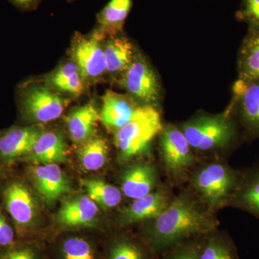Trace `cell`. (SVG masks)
I'll return each instance as SVG.
<instances>
[{"instance_id": "7a4b0ae2", "label": "cell", "mask_w": 259, "mask_h": 259, "mask_svg": "<svg viewBox=\"0 0 259 259\" xmlns=\"http://www.w3.org/2000/svg\"><path fill=\"white\" fill-rule=\"evenodd\" d=\"M2 203L11 218L19 240H28L35 234L38 208L36 199L25 182L13 178L2 182Z\"/></svg>"}, {"instance_id": "d4e9b609", "label": "cell", "mask_w": 259, "mask_h": 259, "mask_svg": "<svg viewBox=\"0 0 259 259\" xmlns=\"http://www.w3.org/2000/svg\"><path fill=\"white\" fill-rule=\"evenodd\" d=\"M108 154L106 141L100 136H93L83 143L79 150L81 166L87 171H97L105 166Z\"/></svg>"}, {"instance_id": "603a6c76", "label": "cell", "mask_w": 259, "mask_h": 259, "mask_svg": "<svg viewBox=\"0 0 259 259\" xmlns=\"http://www.w3.org/2000/svg\"><path fill=\"white\" fill-rule=\"evenodd\" d=\"M58 259H101L97 245L86 237H65L56 246Z\"/></svg>"}, {"instance_id": "e0dca14e", "label": "cell", "mask_w": 259, "mask_h": 259, "mask_svg": "<svg viewBox=\"0 0 259 259\" xmlns=\"http://www.w3.org/2000/svg\"><path fill=\"white\" fill-rule=\"evenodd\" d=\"M132 6L133 0H110L97 15L95 30L104 39L120 35Z\"/></svg>"}, {"instance_id": "44dd1931", "label": "cell", "mask_w": 259, "mask_h": 259, "mask_svg": "<svg viewBox=\"0 0 259 259\" xmlns=\"http://www.w3.org/2000/svg\"><path fill=\"white\" fill-rule=\"evenodd\" d=\"M107 72L122 73L132 63L136 54L132 44L124 36L109 37L103 47Z\"/></svg>"}, {"instance_id": "f1b7e54d", "label": "cell", "mask_w": 259, "mask_h": 259, "mask_svg": "<svg viewBox=\"0 0 259 259\" xmlns=\"http://www.w3.org/2000/svg\"><path fill=\"white\" fill-rule=\"evenodd\" d=\"M238 201L245 208L259 215V171L255 172L245 182Z\"/></svg>"}, {"instance_id": "7402d4cb", "label": "cell", "mask_w": 259, "mask_h": 259, "mask_svg": "<svg viewBox=\"0 0 259 259\" xmlns=\"http://www.w3.org/2000/svg\"><path fill=\"white\" fill-rule=\"evenodd\" d=\"M238 79L249 81L259 78V30H249L238 55Z\"/></svg>"}, {"instance_id": "8992f818", "label": "cell", "mask_w": 259, "mask_h": 259, "mask_svg": "<svg viewBox=\"0 0 259 259\" xmlns=\"http://www.w3.org/2000/svg\"><path fill=\"white\" fill-rule=\"evenodd\" d=\"M119 82L130 96L144 105L154 107L161 98V87L154 70L144 56L136 54L121 73Z\"/></svg>"}, {"instance_id": "f546056e", "label": "cell", "mask_w": 259, "mask_h": 259, "mask_svg": "<svg viewBox=\"0 0 259 259\" xmlns=\"http://www.w3.org/2000/svg\"><path fill=\"white\" fill-rule=\"evenodd\" d=\"M236 18L246 23L249 30H259V0H242Z\"/></svg>"}, {"instance_id": "5b68a950", "label": "cell", "mask_w": 259, "mask_h": 259, "mask_svg": "<svg viewBox=\"0 0 259 259\" xmlns=\"http://www.w3.org/2000/svg\"><path fill=\"white\" fill-rule=\"evenodd\" d=\"M183 134L191 147L209 151L230 144L236 131L228 115L202 116L186 123Z\"/></svg>"}, {"instance_id": "5bb4252c", "label": "cell", "mask_w": 259, "mask_h": 259, "mask_svg": "<svg viewBox=\"0 0 259 259\" xmlns=\"http://www.w3.org/2000/svg\"><path fill=\"white\" fill-rule=\"evenodd\" d=\"M190 146L182 131L174 127L163 130L161 148L167 168L171 171H180L192 162Z\"/></svg>"}, {"instance_id": "836d02e7", "label": "cell", "mask_w": 259, "mask_h": 259, "mask_svg": "<svg viewBox=\"0 0 259 259\" xmlns=\"http://www.w3.org/2000/svg\"><path fill=\"white\" fill-rule=\"evenodd\" d=\"M6 175H5V168L0 164V185L5 180Z\"/></svg>"}, {"instance_id": "ac0fdd59", "label": "cell", "mask_w": 259, "mask_h": 259, "mask_svg": "<svg viewBox=\"0 0 259 259\" xmlns=\"http://www.w3.org/2000/svg\"><path fill=\"white\" fill-rule=\"evenodd\" d=\"M156 185V172L147 164L130 167L122 179V191L126 197L136 199L151 193Z\"/></svg>"}, {"instance_id": "30bf717a", "label": "cell", "mask_w": 259, "mask_h": 259, "mask_svg": "<svg viewBox=\"0 0 259 259\" xmlns=\"http://www.w3.org/2000/svg\"><path fill=\"white\" fill-rule=\"evenodd\" d=\"M237 183V177L231 170L216 163L205 167L196 178L199 192L212 205L222 203L236 188Z\"/></svg>"}, {"instance_id": "83f0119b", "label": "cell", "mask_w": 259, "mask_h": 259, "mask_svg": "<svg viewBox=\"0 0 259 259\" xmlns=\"http://www.w3.org/2000/svg\"><path fill=\"white\" fill-rule=\"evenodd\" d=\"M0 259H44V257L35 242L18 239L13 244L0 247Z\"/></svg>"}, {"instance_id": "e575fe53", "label": "cell", "mask_w": 259, "mask_h": 259, "mask_svg": "<svg viewBox=\"0 0 259 259\" xmlns=\"http://www.w3.org/2000/svg\"><path fill=\"white\" fill-rule=\"evenodd\" d=\"M68 1H69V2H73V1H74V0H68Z\"/></svg>"}, {"instance_id": "9a60e30c", "label": "cell", "mask_w": 259, "mask_h": 259, "mask_svg": "<svg viewBox=\"0 0 259 259\" xmlns=\"http://www.w3.org/2000/svg\"><path fill=\"white\" fill-rule=\"evenodd\" d=\"M66 144L64 136L57 131L42 132L31 151L22 160L34 164H50L66 161Z\"/></svg>"}, {"instance_id": "7c38bea8", "label": "cell", "mask_w": 259, "mask_h": 259, "mask_svg": "<svg viewBox=\"0 0 259 259\" xmlns=\"http://www.w3.org/2000/svg\"><path fill=\"white\" fill-rule=\"evenodd\" d=\"M99 209L88 195L65 201L57 214V223L62 229L93 227L96 223Z\"/></svg>"}, {"instance_id": "1f68e13d", "label": "cell", "mask_w": 259, "mask_h": 259, "mask_svg": "<svg viewBox=\"0 0 259 259\" xmlns=\"http://www.w3.org/2000/svg\"><path fill=\"white\" fill-rule=\"evenodd\" d=\"M17 240L18 238L15 227L13 223L8 221L0 206V247L13 244Z\"/></svg>"}, {"instance_id": "277c9868", "label": "cell", "mask_w": 259, "mask_h": 259, "mask_svg": "<svg viewBox=\"0 0 259 259\" xmlns=\"http://www.w3.org/2000/svg\"><path fill=\"white\" fill-rule=\"evenodd\" d=\"M18 103L24 120L47 123L61 117L69 100L48 84L25 83L19 89Z\"/></svg>"}, {"instance_id": "4316f807", "label": "cell", "mask_w": 259, "mask_h": 259, "mask_svg": "<svg viewBox=\"0 0 259 259\" xmlns=\"http://www.w3.org/2000/svg\"><path fill=\"white\" fill-rule=\"evenodd\" d=\"M199 259H238L236 249L228 240L209 236L200 245Z\"/></svg>"}, {"instance_id": "ba28073f", "label": "cell", "mask_w": 259, "mask_h": 259, "mask_svg": "<svg viewBox=\"0 0 259 259\" xmlns=\"http://www.w3.org/2000/svg\"><path fill=\"white\" fill-rule=\"evenodd\" d=\"M42 131L35 125L15 126L0 133V164L9 168L31 151Z\"/></svg>"}, {"instance_id": "8fae6325", "label": "cell", "mask_w": 259, "mask_h": 259, "mask_svg": "<svg viewBox=\"0 0 259 259\" xmlns=\"http://www.w3.org/2000/svg\"><path fill=\"white\" fill-rule=\"evenodd\" d=\"M233 108L248 134L259 136V78L237 80L233 85Z\"/></svg>"}, {"instance_id": "4dcf8cb0", "label": "cell", "mask_w": 259, "mask_h": 259, "mask_svg": "<svg viewBox=\"0 0 259 259\" xmlns=\"http://www.w3.org/2000/svg\"><path fill=\"white\" fill-rule=\"evenodd\" d=\"M201 243L191 242L186 244L175 245V249L166 255L164 259H199Z\"/></svg>"}, {"instance_id": "d6986e66", "label": "cell", "mask_w": 259, "mask_h": 259, "mask_svg": "<svg viewBox=\"0 0 259 259\" xmlns=\"http://www.w3.org/2000/svg\"><path fill=\"white\" fill-rule=\"evenodd\" d=\"M167 207L166 198L161 192L150 193L135 199L133 203L122 209L124 223H134L156 218Z\"/></svg>"}, {"instance_id": "3957f363", "label": "cell", "mask_w": 259, "mask_h": 259, "mask_svg": "<svg viewBox=\"0 0 259 259\" xmlns=\"http://www.w3.org/2000/svg\"><path fill=\"white\" fill-rule=\"evenodd\" d=\"M163 129L161 117L154 107H139L128 122L116 131L115 144L121 158H131L142 153Z\"/></svg>"}, {"instance_id": "52a82bcc", "label": "cell", "mask_w": 259, "mask_h": 259, "mask_svg": "<svg viewBox=\"0 0 259 259\" xmlns=\"http://www.w3.org/2000/svg\"><path fill=\"white\" fill-rule=\"evenodd\" d=\"M103 37L94 30L90 35L76 33L70 49L72 61L77 65L85 81H97L107 72L102 41Z\"/></svg>"}, {"instance_id": "cb8c5ba5", "label": "cell", "mask_w": 259, "mask_h": 259, "mask_svg": "<svg viewBox=\"0 0 259 259\" xmlns=\"http://www.w3.org/2000/svg\"><path fill=\"white\" fill-rule=\"evenodd\" d=\"M154 250L148 245L144 246L139 241L127 237L112 240L107 246L105 259H153Z\"/></svg>"}, {"instance_id": "9c48e42d", "label": "cell", "mask_w": 259, "mask_h": 259, "mask_svg": "<svg viewBox=\"0 0 259 259\" xmlns=\"http://www.w3.org/2000/svg\"><path fill=\"white\" fill-rule=\"evenodd\" d=\"M28 175L37 194L48 205L71 192L69 179L56 163L32 166Z\"/></svg>"}, {"instance_id": "484cf974", "label": "cell", "mask_w": 259, "mask_h": 259, "mask_svg": "<svg viewBox=\"0 0 259 259\" xmlns=\"http://www.w3.org/2000/svg\"><path fill=\"white\" fill-rule=\"evenodd\" d=\"M82 186L92 200L104 209L118 205L122 200V193L117 187L100 180H84Z\"/></svg>"}, {"instance_id": "6da1fadb", "label": "cell", "mask_w": 259, "mask_h": 259, "mask_svg": "<svg viewBox=\"0 0 259 259\" xmlns=\"http://www.w3.org/2000/svg\"><path fill=\"white\" fill-rule=\"evenodd\" d=\"M216 223L190 201L178 199L156 218L145 241L156 252L172 248L194 236L212 232Z\"/></svg>"}, {"instance_id": "2e32d148", "label": "cell", "mask_w": 259, "mask_h": 259, "mask_svg": "<svg viewBox=\"0 0 259 259\" xmlns=\"http://www.w3.org/2000/svg\"><path fill=\"white\" fill-rule=\"evenodd\" d=\"M100 116L93 102L76 107L65 118L70 139L76 144H83L95 136Z\"/></svg>"}, {"instance_id": "d6a6232c", "label": "cell", "mask_w": 259, "mask_h": 259, "mask_svg": "<svg viewBox=\"0 0 259 259\" xmlns=\"http://www.w3.org/2000/svg\"><path fill=\"white\" fill-rule=\"evenodd\" d=\"M12 4L21 10L28 11L37 8L41 0H10Z\"/></svg>"}, {"instance_id": "ffe728a7", "label": "cell", "mask_w": 259, "mask_h": 259, "mask_svg": "<svg viewBox=\"0 0 259 259\" xmlns=\"http://www.w3.org/2000/svg\"><path fill=\"white\" fill-rule=\"evenodd\" d=\"M85 80L74 61L61 65L48 75L47 83L54 90L71 96L79 97L85 90Z\"/></svg>"}, {"instance_id": "4fadbf2b", "label": "cell", "mask_w": 259, "mask_h": 259, "mask_svg": "<svg viewBox=\"0 0 259 259\" xmlns=\"http://www.w3.org/2000/svg\"><path fill=\"white\" fill-rule=\"evenodd\" d=\"M102 106L99 112L100 121L109 130L120 129L132 118L138 107L128 95L107 90L102 97Z\"/></svg>"}]
</instances>
